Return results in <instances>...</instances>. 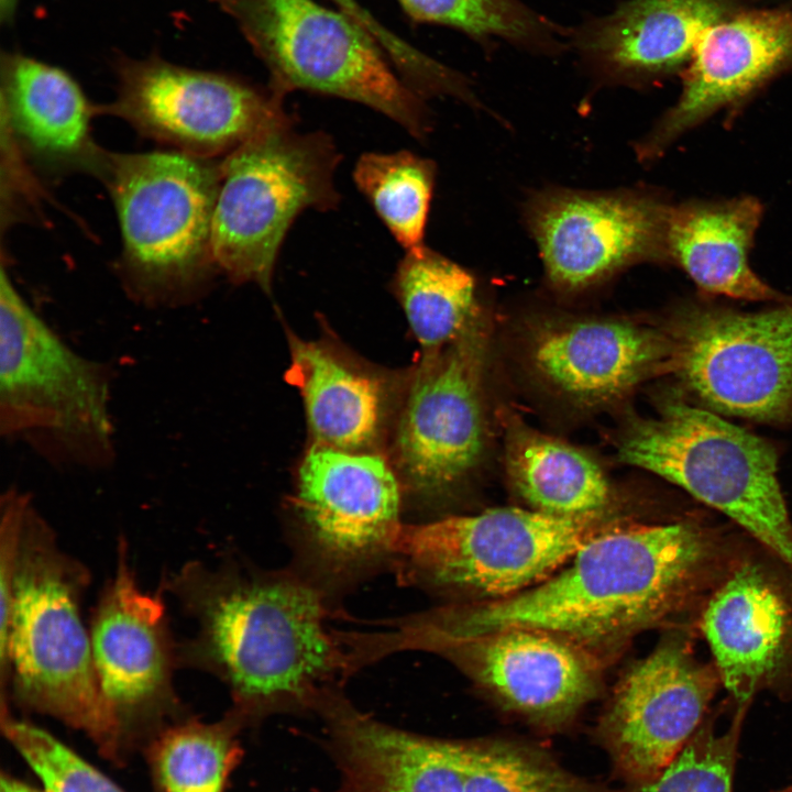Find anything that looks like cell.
I'll return each instance as SVG.
<instances>
[{
	"mask_svg": "<svg viewBox=\"0 0 792 792\" xmlns=\"http://www.w3.org/2000/svg\"><path fill=\"white\" fill-rule=\"evenodd\" d=\"M2 728L45 792H123L45 729L6 713Z\"/></svg>",
	"mask_w": 792,
	"mask_h": 792,
	"instance_id": "33",
	"label": "cell"
},
{
	"mask_svg": "<svg viewBox=\"0 0 792 792\" xmlns=\"http://www.w3.org/2000/svg\"><path fill=\"white\" fill-rule=\"evenodd\" d=\"M622 524L605 513L561 517L517 507L403 524L392 563L411 584L499 600L544 581L590 540Z\"/></svg>",
	"mask_w": 792,
	"mask_h": 792,
	"instance_id": "7",
	"label": "cell"
},
{
	"mask_svg": "<svg viewBox=\"0 0 792 792\" xmlns=\"http://www.w3.org/2000/svg\"><path fill=\"white\" fill-rule=\"evenodd\" d=\"M160 588L196 625L177 644L179 668L223 682L242 721L317 711L355 669L342 634L328 626L330 595L299 570L191 560L166 573Z\"/></svg>",
	"mask_w": 792,
	"mask_h": 792,
	"instance_id": "2",
	"label": "cell"
},
{
	"mask_svg": "<svg viewBox=\"0 0 792 792\" xmlns=\"http://www.w3.org/2000/svg\"><path fill=\"white\" fill-rule=\"evenodd\" d=\"M719 0H627L570 32V44L622 80L668 74L690 62L702 34L723 20Z\"/></svg>",
	"mask_w": 792,
	"mask_h": 792,
	"instance_id": "23",
	"label": "cell"
},
{
	"mask_svg": "<svg viewBox=\"0 0 792 792\" xmlns=\"http://www.w3.org/2000/svg\"><path fill=\"white\" fill-rule=\"evenodd\" d=\"M162 590L143 591L120 538L114 573L92 612L89 631L101 697L123 725L173 707L178 666Z\"/></svg>",
	"mask_w": 792,
	"mask_h": 792,
	"instance_id": "15",
	"label": "cell"
},
{
	"mask_svg": "<svg viewBox=\"0 0 792 792\" xmlns=\"http://www.w3.org/2000/svg\"><path fill=\"white\" fill-rule=\"evenodd\" d=\"M317 711L342 770L340 792H464L471 744L392 727L356 710L338 690Z\"/></svg>",
	"mask_w": 792,
	"mask_h": 792,
	"instance_id": "19",
	"label": "cell"
},
{
	"mask_svg": "<svg viewBox=\"0 0 792 792\" xmlns=\"http://www.w3.org/2000/svg\"><path fill=\"white\" fill-rule=\"evenodd\" d=\"M486 336L479 317L452 343L424 355L397 427L396 455L410 493L449 495L480 463L485 448L483 374Z\"/></svg>",
	"mask_w": 792,
	"mask_h": 792,
	"instance_id": "12",
	"label": "cell"
},
{
	"mask_svg": "<svg viewBox=\"0 0 792 792\" xmlns=\"http://www.w3.org/2000/svg\"><path fill=\"white\" fill-rule=\"evenodd\" d=\"M240 16L278 97L308 90L367 106L422 140L429 114L377 42L342 11L314 0H239Z\"/></svg>",
	"mask_w": 792,
	"mask_h": 792,
	"instance_id": "9",
	"label": "cell"
},
{
	"mask_svg": "<svg viewBox=\"0 0 792 792\" xmlns=\"http://www.w3.org/2000/svg\"><path fill=\"white\" fill-rule=\"evenodd\" d=\"M0 787V792H45L10 777H2Z\"/></svg>",
	"mask_w": 792,
	"mask_h": 792,
	"instance_id": "35",
	"label": "cell"
},
{
	"mask_svg": "<svg viewBox=\"0 0 792 792\" xmlns=\"http://www.w3.org/2000/svg\"><path fill=\"white\" fill-rule=\"evenodd\" d=\"M437 652L454 660L507 707L538 722H564L597 692L593 652L543 630L504 629Z\"/></svg>",
	"mask_w": 792,
	"mask_h": 792,
	"instance_id": "18",
	"label": "cell"
},
{
	"mask_svg": "<svg viewBox=\"0 0 792 792\" xmlns=\"http://www.w3.org/2000/svg\"><path fill=\"white\" fill-rule=\"evenodd\" d=\"M661 330L663 372L700 406L757 422H792V304L745 312L688 300Z\"/></svg>",
	"mask_w": 792,
	"mask_h": 792,
	"instance_id": "10",
	"label": "cell"
},
{
	"mask_svg": "<svg viewBox=\"0 0 792 792\" xmlns=\"http://www.w3.org/2000/svg\"><path fill=\"white\" fill-rule=\"evenodd\" d=\"M721 679L698 661L688 639L672 634L618 683L602 733L626 777L654 779L704 722Z\"/></svg>",
	"mask_w": 792,
	"mask_h": 792,
	"instance_id": "14",
	"label": "cell"
},
{
	"mask_svg": "<svg viewBox=\"0 0 792 792\" xmlns=\"http://www.w3.org/2000/svg\"><path fill=\"white\" fill-rule=\"evenodd\" d=\"M510 482L532 509L561 517L605 513L610 485L583 451L528 427L512 426L506 437Z\"/></svg>",
	"mask_w": 792,
	"mask_h": 792,
	"instance_id": "26",
	"label": "cell"
},
{
	"mask_svg": "<svg viewBox=\"0 0 792 792\" xmlns=\"http://www.w3.org/2000/svg\"><path fill=\"white\" fill-rule=\"evenodd\" d=\"M340 11L360 24L394 62L404 81L418 96H455L463 86V76L416 50L382 25L356 0H332Z\"/></svg>",
	"mask_w": 792,
	"mask_h": 792,
	"instance_id": "34",
	"label": "cell"
},
{
	"mask_svg": "<svg viewBox=\"0 0 792 792\" xmlns=\"http://www.w3.org/2000/svg\"><path fill=\"white\" fill-rule=\"evenodd\" d=\"M1 121L21 157L47 176L100 177L108 152L90 131L99 112L65 72L16 56L3 72Z\"/></svg>",
	"mask_w": 792,
	"mask_h": 792,
	"instance_id": "21",
	"label": "cell"
},
{
	"mask_svg": "<svg viewBox=\"0 0 792 792\" xmlns=\"http://www.w3.org/2000/svg\"><path fill=\"white\" fill-rule=\"evenodd\" d=\"M15 0H0L2 14H9L13 9Z\"/></svg>",
	"mask_w": 792,
	"mask_h": 792,
	"instance_id": "36",
	"label": "cell"
},
{
	"mask_svg": "<svg viewBox=\"0 0 792 792\" xmlns=\"http://www.w3.org/2000/svg\"><path fill=\"white\" fill-rule=\"evenodd\" d=\"M290 343L288 378L301 393L316 444L366 451L383 420L380 383L315 342Z\"/></svg>",
	"mask_w": 792,
	"mask_h": 792,
	"instance_id": "25",
	"label": "cell"
},
{
	"mask_svg": "<svg viewBox=\"0 0 792 792\" xmlns=\"http://www.w3.org/2000/svg\"><path fill=\"white\" fill-rule=\"evenodd\" d=\"M394 288L424 355L452 343L479 317L473 277L425 245L406 251Z\"/></svg>",
	"mask_w": 792,
	"mask_h": 792,
	"instance_id": "27",
	"label": "cell"
},
{
	"mask_svg": "<svg viewBox=\"0 0 792 792\" xmlns=\"http://www.w3.org/2000/svg\"><path fill=\"white\" fill-rule=\"evenodd\" d=\"M339 161L328 134L298 133L292 122L265 130L224 155L211 223L218 272L270 293L279 248L297 216L339 204Z\"/></svg>",
	"mask_w": 792,
	"mask_h": 792,
	"instance_id": "8",
	"label": "cell"
},
{
	"mask_svg": "<svg viewBox=\"0 0 792 792\" xmlns=\"http://www.w3.org/2000/svg\"><path fill=\"white\" fill-rule=\"evenodd\" d=\"M792 62V11L766 10L723 19L700 37L676 103L638 147L642 160L669 145L718 110L746 100Z\"/></svg>",
	"mask_w": 792,
	"mask_h": 792,
	"instance_id": "17",
	"label": "cell"
},
{
	"mask_svg": "<svg viewBox=\"0 0 792 792\" xmlns=\"http://www.w3.org/2000/svg\"><path fill=\"white\" fill-rule=\"evenodd\" d=\"M435 173L430 160L408 151L365 153L355 164L356 187L406 251L424 245Z\"/></svg>",
	"mask_w": 792,
	"mask_h": 792,
	"instance_id": "28",
	"label": "cell"
},
{
	"mask_svg": "<svg viewBox=\"0 0 792 792\" xmlns=\"http://www.w3.org/2000/svg\"><path fill=\"white\" fill-rule=\"evenodd\" d=\"M99 179L118 216L125 292L147 307L195 302L219 273L211 223L220 161L178 151L108 152Z\"/></svg>",
	"mask_w": 792,
	"mask_h": 792,
	"instance_id": "5",
	"label": "cell"
},
{
	"mask_svg": "<svg viewBox=\"0 0 792 792\" xmlns=\"http://www.w3.org/2000/svg\"><path fill=\"white\" fill-rule=\"evenodd\" d=\"M670 209L649 194L557 193L534 202L529 221L550 280L576 290L635 262L669 261Z\"/></svg>",
	"mask_w": 792,
	"mask_h": 792,
	"instance_id": "16",
	"label": "cell"
},
{
	"mask_svg": "<svg viewBox=\"0 0 792 792\" xmlns=\"http://www.w3.org/2000/svg\"><path fill=\"white\" fill-rule=\"evenodd\" d=\"M701 630L721 683L739 705L779 668L792 630V614L780 587L758 564L737 565L713 591Z\"/></svg>",
	"mask_w": 792,
	"mask_h": 792,
	"instance_id": "22",
	"label": "cell"
},
{
	"mask_svg": "<svg viewBox=\"0 0 792 792\" xmlns=\"http://www.w3.org/2000/svg\"><path fill=\"white\" fill-rule=\"evenodd\" d=\"M174 151L215 158L290 118L282 98L235 79L152 62L122 72L116 101L98 108Z\"/></svg>",
	"mask_w": 792,
	"mask_h": 792,
	"instance_id": "13",
	"label": "cell"
},
{
	"mask_svg": "<svg viewBox=\"0 0 792 792\" xmlns=\"http://www.w3.org/2000/svg\"><path fill=\"white\" fill-rule=\"evenodd\" d=\"M88 569L59 546L28 501L21 520L7 619L0 624L2 695L55 716L110 747L120 729L100 694L82 598Z\"/></svg>",
	"mask_w": 792,
	"mask_h": 792,
	"instance_id": "3",
	"label": "cell"
},
{
	"mask_svg": "<svg viewBox=\"0 0 792 792\" xmlns=\"http://www.w3.org/2000/svg\"><path fill=\"white\" fill-rule=\"evenodd\" d=\"M762 215V204L752 196L671 206L669 261L681 267L703 295L792 304L750 266L749 254Z\"/></svg>",
	"mask_w": 792,
	"mask_h": 792,
	"instance_id": "24",
	"label": "cell"
},
{
	"mask_svg": "<svg viewBox=\"0 0 792 792\" xmlns=\"http://www.w3.org/2000/svg\"><path fill=\"white\" fill-rule=\"evenodd\" d=\"M111 366L68 344L0 275V433L58 469L117 459Z\"/></svg>",
	"mask_w": 792,
	"mask_h": 792,
	"instance_id": "4",
	"label": "cell"
},
{
	"mask_svg": "<svg viewBox=\"0 0 792 792\" xmlns=\"http://www.w3.org/2000/svg\"><path fill=\"white\" fill-rule=\"evenodd\" d=\"M777 792H792V782Z\"/></svg>",
	"mask_w": 792,
	"mask_h": 792,
	"instance_id": "37",
	"label": "cell"
},
{
	"mask_svg": "<svg viewBox=\"0 0 792 792\" xmlns=\"http://www.w3.org/2000/svg\"><path fill=\"white\" fill-rule=\"evenodd\" d=\"M464 792H604L510 744H471Z\"/></svg>",
	"mask_w": 792,
	"mask_h": 792,
	"instance_id": "31",
	"label": "cell"
},
{
	"mask_svg": "<svg viewBox=\"0 0 792 792\" xmlns=\"http://www.w3.org/2000/svg\"><path fill=\"white\" fill-rule=\"evenodd\" d=\"M416 21L454 28L480 40H502L551 53L570 44V32L520 0H398Z\"/></svg>",
	"mask_w": 792,
	"mask_h": 792,
	"instance_id": "29",
	"label": "cell"
},
{
	"mask_svg": "<svg viewBox=\"0 0 792 792\" xmlns=\"http://www.w3.org/2000/svg\"><path fill=\"white\" fill-rule=\"evenodd\" d=\"M719 550L713 530L694 519L624 522L525 591L410 616L407 637L414 649L437 652L495 631L528 628L594 651L685 608L713 578Z\"/></svg>",
	"mask_w": 792,
	"mask_h": 792,
	"instance_id": "1",
	"label": "cell"
},
{
	"mask_svg": "<svg viewBox=\"0 0 792 792\" xmlns=\"http://www.w3.org/2000/svg\"><path fill=\"white\" fill-rule=\"evenodd\" d=\"M617 458L723 513L792 570V520L772 442L681 395L631 422Z\"/></svg>",
	"mask_w": 792,
	"mask_h": 792,
	"instance_id": "6",
	"label": "cell"
},
{
	"mask_svg": "<svg viewBox=\"0 0 792 792\" xmlns=\"http://www.w3.org/2000/svg\"><path fill=\"white\" fill-rule=\"evenodd\" d=\"M240 722L233 712L220 723L188 722L167 729L154 750L162 792H223L238 757L234 730Z\"/></svg>",
	"mask_w": 792,
	"mask_h": 792,
	"instance_id": "30",
	"label": "cell"
},
{
	"mask_svg": "<svg viewBox=\"0 0 792 792\" xmlns=\"http://www.w3.org/2000/svg\"><path fill=\"white\" fill-rule=\"evenodd\" d=\"M739 710L727 730L717 733L713 721L702 723L672 761L635 792H733L739 734L746 711Z\"/></svg>",
	"mask_w": 792,
	"mask_h": 792,
	"instance_id": "32",
	"label": "cell"
},
{
	"mask_svg": "<svg viewBox=\"0 0 792 792\" xmlns=\"http://www.w3.org/2000/svg\"><path fill=\"white\" fill-rule=\"evenodd\" d=\"M667 355L661 329L623 320L544 323L529 343L537 373L560 393L588 406L614 400L663 372Z\"/></svg>",
	"mask_w": 792,
	"mask_h": 792,
	"instance_id": "20",
	"label": "cell"
},
{
	"mask_svg": "<svg viewBox=\"0 0 792 792\" xmlns=\"http://www.w3.org/2000/svg\"><path fill=\"white\" fill-rule=\"evenodd\" d=\"M293 504L297 570L329 595L392 563L400 490L381 455L315 443Z\"/></svg>",
	"mask_w": 792,
	"mask_h": 792,
	"instance_id": "11",
	"label": "cell"
}]
</instances>
